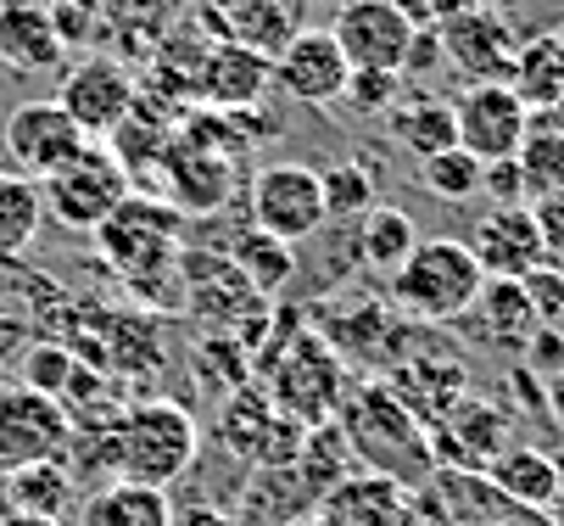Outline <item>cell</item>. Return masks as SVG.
Returning a JSON list of instances; mask_svg holds the SVG:
<instances>
[{
	"instance_id": "obj_1",
	"label": "cell",
	"mask_w": 564,
	"mask_h": 526,
	"mask_svg": "<svg viewBox=\"0 0 564 526\" xmlns=\"http://www.w3.org/2000/svg\"><path fill=\"white\" fill-rule=\"evenodd\" d=\"M180 241H185V213L163 196H145V191H129L118 202V213L96 230V247H101L107 269L134 297H145V303L163 297L180 280V269H185Z\"/></svg>"
},
{
	"instance_id": "obj_2",
	"label": "cell",
	"mask_w": 564,
	"mask_h": 526,
	"mask_svg": "<svg viewBox=\"0 0 564 526\" xmlns=\"http://www.w3.org/2000/svg\"><path fill=\"white\" fill-rule=\"evenodd\" d=\"M341 437L364 460V471H380L402 487H425L436 460H431V431L391 398L386 382H369L364 393L341 398Z\"/></svg>"
},
{
	"instance_id": "obj_3",
	"label": "cell",
	"mask_w": 564,
	"mask_h": 526,
	"mask_svg": "<svg viewBox=\"0 0 564 526\" xmlns=\"http://www.w3.org/2000/svg\"><path fill=\"white\" fill-rule=\"evenodd\" d=\"M480 286H487V275H480L475 253L458 241V236H431L409 253V264H402L397 275H386V297L397 314H409L420 325H453L475 309Z\"/></svg>"
},
{
	"instance_id": "obj_4",
	"label": "cell",
	"mask_w": 564,
	"mask_h": 526,
	"mask_svg": "<svg viewBox=\"0 0 564 526\" xmlns=\"http://www.w3.org/2000/svg\"><path fill=\"white\" fill-rule=\"evenodd\" d=\"M202 454V426L174 398H145L118 415V476L169 493Z\"/></svg>"
},
{
	"instance_id": "obj_5",
	"label": "cell",
	"mask_w": 564,
	"mask_h": 526,
	"mask_svg": "<svg viewBox=\"0 0 564 526\" xmlns=\"http://www.w3.org/2000/svg\"><path fill=\"white\" fill-rule=\"evenodd\" d=\"M341 398H347V364H341V353L318 331H296L280 347V358H274L269 404L285 420H302V431H313V426H330Z\"/></svg>"
},
{
	"instance_id": "obj_6",
	"label": "cell",
	"mask_w": 564,
	"mask_h": 526,
	"mask_svg": "<svg viewBox=\"0 0 564 526\" xmlns=\"http://www.w3.org/2000/svg\"><path fill=\"white\" fill-rule=\"evenodd\" d=\"M40 196H45V213L62 224V230L96 236L101 224L118 213V202L129 196V174L118 169V158L107 152L101 140H90L67 169H56L51 180H40Z\"/></svg>"
},
{
	"instance_id": "obj_7",
	"label": "cell",
	"mask_w": 564,
	"mask_h": 526,
	"mask_svg": "<svg viewBox=\"0 0 564 526\" xmlns=\"http://www.w3.org/2000/svg\"><path fill=\"white\" fill-rule=\"evenodd\" d=\"M252 230L296 247V241H313L318 230L330 224L325 213V185H318V169L307 163H263L252 174Z\"/></svg>"
},
{
	"instance_id": "obj_8",
	"label": "cell",
	"mask_w": 564,
	"mask_h": 526,
	"mask_svg": "<svg viewBox=\"0 0 564 526\" xmlns=\"http://www.w3.org/2000/svg\"><path fill=\"white\" fill-rule=\"evenodd\" d=\"M62 112L85 129V140H107L140 101V79L129 73L123 56L112 51H90V56H78L67 62L62 73V90H56Z\"/></svg>"
},
{
	"instance_id": "obj_9",
	"label": "cell",
	"mask_w": 564,
	"mask_h": 526,
	"mask_svg": "<svg viewBox=\"0 0 564 526\" xmlns=\"http://www.w3.org/2000/svg\"><path fill=\"white\" fill-rule=\"evenodd\" d=\"M67 442H73V420L62 398L34 393L23 382H0V471L62 460Z\"/></svg>"
},
{
	"instance_id": "obj_10",
	"label": "cell",
	"mask_w": 564,
	"mask_h": 526,
	"mask_svg": "<svg viewBox=\"0 0 564 526\" xmlns=\"http://www.w3.org/2000/svg\"><path fill=\"white\" fill-rule=\"evenodd\" d=\"M0 140H7L12 169L29 174V180H51L56 169H67V163L90 146L85 129H78V124L62 112L56 96L12 107V112H7V129H0Z\"/></svg>"
},
{
	"instance_id": "obj_11",
	"label": "cell",
	"mask_w": 564,
	"mask_h": 526,
	"mask_svg": "<svg viewBox=\"0 0 564 526\" xmlns=\"http://www.w3.org/2000/svg\"><path fill=\"white\" fill-rule=\"evenodd\" d=\"M330 34H336L352 73H397L402 79V62H409V45L420 29L391 0H347L330 23Z\"/></svg>"
},
{
	"instance_id": "obj_12",
	"label": "cell",
	"mask_w": 564,
	"mask_h": 526,
	"mask_svg": "<svg viewBox=\"0 0 564 526\" xmlns=\"http://www.w3.org/2000/svg\"><path fill=\"white\" fill-rule=\"evenodd\" d=\"M453 118H458V146H464L475 163L514 158L525 129H531V107L509 85H469L453 101Z\"/></svg>"
},
{
	"instance_id": "obj_13",
	"label": "cell",
	"mask_w": 564,
	"mask_h": 526,
	"mask_svg": "<svg viewBox=\"0 0 564 526\" xmlns=\"http://www.w3.org/2000/svg\"><path fill=\"white\" fill-rule=\"evenodd\" d=\"M352 67L336 45L330 29H296L285 40V51L274 56V90L291 96L296 107H330L347 96Z\"/></svg>"
},
{
	"instance_id": "obj_14",
	"label": "cell",
	"mask_w": 564,
	"mask_h": 526,
	"mask_svg": "<svg viewBox=\"0 0 564 526\" xmlns=\"http://www.w3.org/2000/svg\"><path fill=\"white\" fill-rule=\"evenodd\" d=\"M509 448V415L487 398H458L442 426H431L436 471H487Z\"/></svg>"
},
{
	"instance_id": "obj_15",
	"label": "cell",
	"mask_w": 564,
	"mask_h": 526,
	"mask_svg": "<svg viewBox=\"0 0 564 526\" xmlns=\"http://www.w3.org/2000/svg\"><path fill=\"white\" fill-rule=\"evenodd\" d=\"M464 247L475 253V264H480L487 280H525V275H536L547 264L531 207H487L475 218V230H469Z\"/></svg>"
},
{
	"instance_id": "obj_16",
	"label": "cell",
	"mask_w": 564,
	"mask_h": 526,
	"mask_svg": "<svg viewBox=\"0 0 564 526\" xmlns=\"http://www.w3.org/2000/svg\"><path fill=\"white\" fill-rule=\"evenodd\" d=\"M442 34V51L447 62L464 73L469 85H509V67H514V29L503 12H487V7H475L453 23L436 29Z\"/></svg>"
},
{
	"instance_id": "obj_17",
	"label": "cell",
	"mask_w": 564,
	"mask_h": 526,
	"mask_svg": "<svg viewBox=\"0 0 564 526\" xmlns=\"http://www.w3.org/2000/svg\"><path fill=\"white\" fill-rule=\"evenodd\" d=\"M269 85H274V62L252 45H235V40L207 45L202 73H196V96L213 112H252L269 96Z\"/></svg>"
},
{
	"instance_id": "obj_18",
	"label": "cell",
	"mask_w": 564,
	"mask_h": 526,
	"mask_svg": "<svg viewBox=\"0 0 564 526\" xmlns=\"http://www.w3.org/2000/svg\"><path fill=\"white\" fill-rule=\"evenodd\" d=\"M469 375H464V364L458 358H442V353H425V358H409V364H397L391 369V398L409 409L425 431L431 426H442L447 420V409L458 404V398H469Z\"/></svg>"
},
{
	"instance_id": "obj_19",
	"label": "cell",
	"mask_w": 564,
	"mask_h": 526,
	"mask_svg": "<svg viewBox=\"0 0 564 526\" xmlns=\"http://www.w3.org/2000/svg\"><path fill=\"white\" fill-rule=\"evenodd\" d=\"M402 498H409L402 482L380 471H358V476H341L313 504L307 526H402Z\"/></svg>"
},
{
	"instance_id": "obj_20",
	"label": "cell",
	"mask_w": 564,
	"mask_h": 526,
	"mask_svg": "<svg viewBox=\"0 0 564 526\" xmlns=\"http://www.w3.org/2000/svg\"><path fill=\"white\" fill-rule=\"evenodd\" d=\"M0 62L12 73H56L67 67V45L56 40L45 0H0Z\"/></svg>"
},
{
	"instance_id": "obj_21",
	"label": "cell",
	"mask_w": 564,
	"mask_h": 526,
	"mask_svg": "<svg viewBox=\"0 0 564 526\" xmlns=\"http://www.w3.org/2000/svg\"><path fill=\"white\" fill-rule=\"evenodd\" d=\"M156 174H169V196L180 213H218L229 202V180H235V163L218 146H169V158Z\"/></svg>"
},
{
	"instance_id": "obj_22",
	"label": "cell",
	"mask_w": 564,
	"mask_h": 526,
	"mask_svg": "<svg viewBox=\"0 0 564 526\" xmlns=\"http://www.w3.org/2000/svg\"><path fill=\"white\" fill-rule=\"evenodd\" d=\"M480 476H487V487H492L503 504L531 509V515H547L553 498L564 493V471H558V460L542 454V448H531V442H509Z\"/></svg>"
},
{
	"instance_id": "obj_23",
	"label": "cell",
	"mask_w": 564,
	"mask_h": 526,
	"mask_svg": "<svg viewBox=\"0 0 564 526\" xmlns=\"http://www.w3.org/2000/svg\"><path fill=\"white\" fill-rule=\"evenodd\" d=\"M207 29L235 40V45H252L263 51L269 62L285 51V40L296 34V12L285 7V0H207L202 7Z\"/></svg>"
},
{
	"instance_id": "obj_24",
	"label": "cell",
	"mask_w": 564,
	"mask_h": 526,
	"mask_svg": "<svg viewBox=\"0 0 564 526\" xmlns=\"http://www.w3.org/2000/svg\"><path fill=\"white\" fill-rule=\"evenodd\" d=\"M174 504L169 493L140 487V482H101L78 498V526H169Z\"/></svg>"
},
{
	"instance_id": "obj_25",
	"label": "cell",
	"mask_w": 564,
	"mask_h": 526,
	"mask_svg": "<svg viewBox=\"0 0 564 526\" xmlns=\"http://www.w3.org/2000/svg\"><path fill=\"white\" fill-rule=\"evenodd\" d=\"M386 124H391V140L414 163H425V158L453 152V146H458V118H453V101H442V96H402L386 112Z\"/></svg>"
},
{
	"instance_id": "obj_26",
	"label": "cell",
	"mask_w": 564,
	"mask_h": 526,
	"mask_svg": "<svg viewBox=\"0 0 564 526\" xmlns=\"http://www.w3.org/2000/svg\"><path fill=\"white\" fill-rule=\"evenodd\" d=\"M469 314L480 320V331H487L492 347H514V353H525V342H531L536 325H542L525 280H487Z\"/></svg>"
},
{
	"instance_id": "obj_27",
	"label": "cell",
	"mask_w": 564,
	"mask_h": 526,
	"mask_svg": "<svg viewBox=\"0 0 564 526\" xmlns=\"http://www.w3.org/2000/svg\"><path fill=\"white\" fill-rule=\"evenodd\" d=\"M285 426V415L269 404V393H258V387H240L229 404H224V442L235 448L240 460H258V465H269L274 460V471H280V448H274V431Z\"/></svg>"
},
{
	"instance_id": "obj_28",
	"label": "cell",
	"mask_w": 564,
	"mask_h": 526,
	"mask_svg": "<svg viewBox=\"0 0 564 526\" xmlns=\"http://www.w3.org/2000/svg\"><path fill=\"white\" fill-rule=\"evenodd\" d=\"M514 163H520V180H525V202L564 191V107L531 112V129L520 140Z\"/></svg>"
},
{
	"instance_id": "obj_29",
	"label": "cell",
	"mask_w": 564,
	"mask_h": 526,
	"mask_svg": "<svg viewBox=\"0 0 564 526\" xmlns=\"http://www.w3.org/2000/svg\"><path fill=\"white\" fill-rule=\"evenodd\" d=\"M73 504H78V476L67 471V460H40V465L7 471V509L62 520Z\"/></svg>"
},
{
	"instance_id": "obj_30",
	"label": "cell",
	"mask_w": 564,
	"mask_h": 526,
	"mask_svg": "<svg viewBox=\"0 0 564 526\" xmlns=\"http://www.w3.org/2000/svg\"><path fill=\"white\" fill-rule=\"evenodd\" d=\"M509 90H514L531 112L564 107V40H558V34H536V40H525V45L514 51Z\"/></svg>"
},
{
	"instance_id": "obj_31",
	"label": "cell",
	"mask_w": 564,
	"mask_h": 526,
	"mask_svg": "<svg viewBox=\"0 0 564 526\" xmlns=\"http://www.w3.org/2000/svg\"><path fill=\"white\" fill-rule=\"evenodd\" d=\"M107 152L118 158V169L129 174V185H134V174L140 169H163V158H169V146H174V124H169V112H156V107H145V101H134V112L101 140Z\"/></svg>"
},
{
	"instance_id": "obj_32",
	"label": "cell",
	"mask_w": 564,
	"mask_h": 526,
	"mask_svg": "<svg viewBox=\"0 0 564 526\" xmlns=\"http://www.w3.org/2000/svg\"><path fill=\"white\" fill-rule=\"evenodd\" d=\"M45 224V196H40V180L18 174V169H0V269L18 264L34 236Z\"/></svg>"
},
{
	"instance_id": "obj_33",
	"label": "cell",
	"mask_w": 564,
	"mask_h": 526,
	"mask_svg": "<svg viewBox=\"0 0 564 526\" xmlns=\"http://www.w3.org/2000/svg\"><path fill=\"white\" fill-rule=\"evenodd\" d=\"M358 258L375 269V275H397L402 264H409V253L420 247V230H414V218L391 207V202H375L358 224Z\"/></svg>"
},
{
	"instance_id": "obj_34",
	"label": "cell",
	"mask_w": 564,
	"mask_h": 526,
	"mask_svg": "<svg viewBox=\"0 0 564 526\" xmlns=\"http://www.w3.org/2000/svg\"><path fill=\"white\" fill-rule=\"evenodd\" d=\"M229 269L269 303V297H280L291 286V275H296V247H285V241L263 236V230H247L229 247Z\"/></svg>"
},
{
	"instance_id": "obj_35",
	"label": "cell",
	"mask_w": 564,
	"mask_h": 526,
	"mask_svg": "<svg viewBox=\"0 0 564 526\" xmlns=\"http://www.w3.org/2000/svg\"><path fill=\"white\" fill-rule=\"evenodd\" d=\"M318 185H325V213L341 218V224H358L375 202H380V185L375 174L364 169V158H341L330 169H318Z\"/></svg>"
},
{
	"instance_id": "obj_36",
	"label": "cell",
	"mask_w": 564,
	"mask_h": 526,
	"mask_svg": "<svg viewBox=\"0 0 564 526\" xmlns=\"http://www.w3.org/2000/svg\"><path fill=\"white\" fill-rule=\"evenodd\" d=\"M174 23V0H101V29L118 40H134L140 51H156Z\"/></svg>"
},
{
	"instance_id": "obj_37",
	"label": "cell",
	"mask_w": 564,
	"mask_h": 526,
	"mask_svg": "<svg viewBox=\"0 0 564 526\" xmlns=\"http://www.w3.org/2000/svg\"><path fill=\"white\" fill-rule=\"evenodd\" d=\"M480 169L487 163H475L464 146H453V152H436L420 163V185L436 202H469V196H480Z\"/></svg>"
},
{
	"instance_id": "obj_38",
	"label": "cell",
	"mask_w": 564,
	"mask_h": 526,
	"mask_svg": "<svg viewBox=\"0 0 564 526\" xmlns=\"http://www.w3.org/2000/svg\"><path fill=\"white\" fill-rule=\"evenodd\" d=\"M73 369H78L73 347L40 342V347H29V353H23V375H18V382H23V387H34V393L62 398V393H67V382H73Z\"/></svg>"
},
{
	"instance_id": "obj_39",
	"label": "cell",
	"mask_w": 564,
	"mask_h": 526,
	"mask_svg": "<svg viewBox=\"0 0 564 526\" xmlns=\"http://www.w3.org/2000/svg\"><path fill=\"white\" fill-rule=\"evenodd\" d=\"M51 7V23H56V40L67 51H85L90 34L101 29V0H45Z\"/></svg>"
},
{
	"instance_id": "obj_40",
	"label": "cell",
	"mask_w": 564,
	"mask_h": 526,
	"mask_svg": "<svg viewBox=\"0 0 564 526\" xmlns=\"http://www.w3.org/2000/svg\"><path fill=\"white\" fill-rule=\"evenodd\" d=\"M347 101L369 118H386L397 101H402V79L397 73H352L347 79Z\"/></svg>"
},
{
	"instance_id": "obj_41",
	"label": "cell",
	"mask_w": 564,
	"mask_h": 526,
	"mask_svg": "<svg viewBox=\"0 0 564 526\" xmlns=\"http://www.w3.org/2000/svg\"><path fill=\"white\" fill-rule=\"evenodd\" d=\"M525 291H531V303H536V320L564 331V269L542 264L536 275H525Z\"/></svg>"
},
{
	"instance_id": "obj_42",
	"label": "cell",
	"mask_w": 564,
	"mask_h": 526,
	"mask_svg": "<svg viewBox=\"0 0 564 526\" xmlns=\"http://www.w3.org/2000/svg\"><path fill=\"white\" fill-rule=\"evenodd\" d=\"M531 218H536V236H542L547 264H553V269H564V191L536 196V202H531Z\"/></svg>"
},
{
	"instance_id": "obj_43",
	"label": "cell",
	"mask_w": 564,
	"mask_h": 526,
	"mask_svg": "<svg viewBox=\"0 0 564 526\" xmlns=\"http://www.w3.org/2000/svg\"><path fill=\"white\" fill-rule=\"evenodd\" d=\"M480 196H492V207H531V202H525V180H520V163H514V158L480 169Z\"/></svg>"
},
{
	"instance_id": "obj_44",
	"label": "cell",
	"mask_w": 564,
	"mask_h": 526,
	"mask_svg": "<svg viewBox=\"0 0 564 526\" xmlns=\"http://www.w3.org/2000/svg\"><path fill=\"white\" fill-rule=\"evenodd\" d=\"M525 369H542V382H547V375H558L564 369V331L536 325V336L525 342Z\"/></svg>"
},
{
	"instance_id": "obj_45",
	"label": "cell",
	"mask_w": 564,
	"mask_h": 526,
	"mask_svg": "<svg viewBox=\"0 0 564 526\" xmlns=\"http://www.w3.org/2000/svg\"><path fill=\"white\" fill-rule=\"evenodd\" d=\"M442 62H447L442 34H436V29H420L414 45H409V62H402V79H409V73H414V79H425V73H436Z\"/></svg>"
},
{
	"instance_id": "obj_46",
	"label": "cell",
	"mask_w": 564,
	"mask_h": 526,
	"mask_svg": "<svg viewBox=\"0 0 564 526\" xmlns=\"http://www.w3.org/2000/svg\"><path fill=\"white\" fill-rule=\"evenodd\" d=\"M169 526H240V520L229 509H218V504H180Z\"/></svg>"
},
{
	"instance_id": "obj_47",
	"label": "cell",
	"mask_w": 564,
	"mask_h": 526,
	"mask_svg": "<svg viewBox=\"0 0 564 526\" xmlns=\"http://www.w3.org/2000/svg\"><path fill=\"white\" fill-rule=\"evenodd\" d=\"M23 353H29V325L18 314H0V364L23 358Z\"/></svg>"
},
{
	"instance_id": "obj_48",
	"label": "cell",
	"mask_w": 564,
	"mask_h": 526,
	"mask_svg": "<svg viewBox=\"0 0 564 526\" xmlns=\"http://www.w3.org/2000/svg\"><path fill=\"white\" fill-rule=\"evenodd\" d=\"M542 409H547V420L564 431V369L558 375H547V382H542Z\"/></svg>"
},
{
	"instance_id": "obj_49",
	"label": "cell",
	"mask_w": 564,
	"mask_h": 526,
	"mask_svg": "<svg viewBox=\"0 0 564 526\" xmlns=\"http://www.w3.org/2000/svg\"><path fill=\"white\" fill-rule=\"evenodd\" d=\"M391 7L409 18L414 29H436V0H391Z\"/></svg>"
},
{
	"instance_id": "obj_50",
	"label": "cell",
	"mask_w": 564,
	"mask_h": 526,
	"mask_svg": "<svg viewBox=\"0 0 564 526\" xmlns=\"http://www.w3.org/2000/svg\"><path fill=\"white\" fill-rule=\"evenodd\" d=\"M0 526H62V520H40V515H18V509H7V515H0Z\"/></svg>"
},
{
	"instance_id": "obj_51",
	"label": "cell",
	"mask_w": 564,
	"mask_h": 526,
	"mask_svg": "<svg viewBox=\"0 0 564 526\" xmlns=\"http://www.w3.org/2000/svg\"><path fill=\"white\" fill-rule=\"evenodd\" d=\"M547 515H553V526H564V493L553 498V509H547Z\"/></svg>"
},
{
	"instance_id": "obj_52",
	"label": "cell",
	"mask_w": 564,
	"mask_h": 526,
	"mask_svg": "<svg viewBox=\"0 0 564 526\" xmlns=\"http://www.w3.org/2000/svg\"><path fill=\"white\" fill-rule=\"evenodd\" d=\"M263 526H302V520H263Z\"/></svg>"
},
{
	"instance_id": "obj_53",
	"label": "cell",
	"mask_w": 564,
	"mask_h": 526,
	"mask_svg": "<svg viewBox=\"0 0 564 526\" xmlns=\"http://www.w3.org/2000/svg\"><path fill=\"white\" fill-rule=\"evenodd\" d=\"M285 7H291V12H296V0H285Z\"/></svg>"
}]
</instances>
